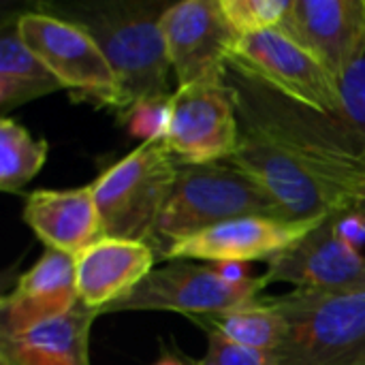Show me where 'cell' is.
<instances>
[{"label": "cell", "mask_w": 365, "mask_h": 365, "mask_svg": "<svg viewBox=\"0 0 365 365\" xmlns=\"http://www.w3.org/2000/svg\"><path fill=\"white\" fill-rule=\"evenodd\" d=\"M178 167L165 141L141 143L107 167L90 184L103 237L150 244Z\"/></svg>", "instance_id": "cell-5"}, {"label": "cell", "mask_w": 365, "mask_h": 365, "mask_svg": "<svg viewBox=\"0 0 365 365\" xmlns=\"http://www.w3.org/2000/svg\"><path fill=\"white\" fill-rule=\"evenodd\" d=\"M237 38L274 30L291 9V0H218Z\"/></svg>", "instance_id": "cell-22"}, {"label": "cell", "mask_w": 365, "mask_h": 365, "mask_svg": "<svg viewBox=\"0 0 365 365\" xmlns=\"http://www.w3.org/2000/svg\"><path fill=\"white\" fill-rule=\"evenodd\" d=\"M0 365H9V364H6V361H0Z\"/></svg>", "instance_id": "cell-31"}, {"label": "cell", "mask_w": 365, "mask_h": 365, "mask_svg": "<svg viewBox=\"0 0 365 365\" xmlns=\"http://www.w3.org/2000/svg\"><path fill=\"white\" fill-rule=\"evenodd\" d=\"M210 265L229 284L240 287V284H246V282L252 280L250 269H248L246 263H240V261H222V263H210Z\"/></svg>", "instance_id": "cell-27"}, {"label": "cell", "mask_w": 365, "mask_h": 365, "mask_svg": "<svg viewBox=\"0 0 365 365\" xmlns=\"http://www.w3.org/2000/svg\"><path fill=\"white\" fill-rule=\"evenodd\" d=\"M340 96V120L365 145V47L336 81Z\"/></svg>", "instance_id": "cell-24"}, {"label": "cell", "mask_w": 365, "mask_h": 365, "mask_svg": "<svg viewBox=\"0 0 365 365\" xmlns=\"http://www.w3.org/2000/svg\"><path fill=\"white\" fill-rule=\"evenodd\" d=\"M152 365H188L186 361H182L180 357H175L173 353H163V357Z\"/></svg>", "instance_id": "cell-28"}, {"label": "cell", "mask_w": 365, "mask_h": 365, "mask_svg": "<svg viewBox=\"0 0 365 365\" xmlns=\"http://www.w3.org/2000/svg\"><path fill=\"white\" fill-rule=\"evenodd\" d=\"M17 30L26 45L75 98L124 111V96L98 43L75 21L53 13H21Z\"/></svg>", "instance_id": "cell-6"}, {"label": "cell", "mask_w": 365, "mask_h": 365, "mask_svg": "<svg viewBox=\"0 0 365 365\" xmlns=\"http://www.w3.org/2000/svg\"><path fill=\"white\" fill-rule=\"evenodd\" d=\"M225 83L242 128L272 143L325 186L364 203L365 145L340 118L284 96L229 60Z\"/></svg>", "instance_id": "cell-1"}, {"label": "cell", "mask_w": 365, "mask_h": 365, "mask_svg": "<svg viewBox=\"0 0 365 365\" xmlns=\"http://www.w3.org/2000/svg\"><path fill=\"white\" fill-rule=\"evenodd\" d=\"M203 323L235 344L267 353H278L287 336V321L272 297L257 299L222 314L203 317Z\"/></svg>", "instance_id": "cell-20"}, {"label": "cell", "mask_w": 365, "mask_h": 365, "mask_svg": "<svg viewBox=\"0 0 365 365\" xmlns=\"http://www.w3.org/2000/svg\"><path fill=\"white\" fill-rule=\"evenodd\" d=\"M278 30L338 81L365 47V0H291Z\"/></svg>", "instance_id": "cell-13"}, {"label": "cell", "mask_w": 365, "mask_h": 365, "mask_svg": "<svg viewBox=\"0 0 365 365\" xmlns=\"http://www.w3.org/2000/svg\"><path fill=\"white\" fill-rule=\"evenodd\" d=\"M287 321L280 365H357L365 355V287L272 297Z\"/></svg>", "instance_id": "cell-4"}, {"label": "cell", "mask_w": 365, "mask_h": 365, "mask_svg": "<svg viewBox=\"0 0 365 365\" xmlns=\"http://www.w3.org/2000/svg\"><path fill=\"white\" fill-rule=\"evenodd\" d=\"M156 252L145 242L101 237L75 257L79 302L105 312L126 299L152 272Z\"/></svg>", "instance_id": "cell-16"}, {"label": "cell", "mask_w": 365, "mask_h": 365, "mask_svg": "<svg viewBox=\"0 0 365 365\" xmlns=\"http://www.w3.org/2000/svg\"><path fill=\"white\" fill-rule=\"evenodd\" d=\"M79 306L75 257L45 248L43 257L0 302V338L17 336Z\"/></svg>", "instance_id": "cell-15"}, {"label": "cell", "mask_w": 365, "mask_h": 365, "mask_svg": "<svg viewBox=\"0 0 365 365\" xmlns=\"http://www.w3.org/2000/svg\"><path fill=\"white\" fill-rule=\"evenodd\" d=\"M267 284L289 282L295 291L342 293L365 287V255L334 233L331 218L310 231L299 244L269 261Z\"/></svg>", "instance_id": "cell-14"}, {"label": "cell", "mask_w": 365, "mask_h": 365, "mask_svg": "<svg viewBox=\"0 0 365 365\" xmlns=\"http://www.w3.org/2000/svg\"><path fill=\"white\" fill-rule=\"evenodd\" d=\"M325 222V220H323ZM321 222H291L272 216H244L210 227L163 252L165 261H272L299 244Z\"/></svg>", "instance_id": "cell-12"}, {"label": "cell", "mask_w": 365, "mask_h": 365, "mask_svg": "<svg viewBox=\"0 0 365 365\" xmlns=\"http://www.w3.org/2000/svg\"><path fill=\"white\" fill-rule=\"evenodd\" d=\"M227 163L246 173L272 199L280 216L291 222H323L338 212L359 205L242 126L240 143Z\"/></svg>", "instance_id": "cell-7"}, {"label": "cell", "mask_w": 365, "mask_h": 365, "mask_svg": "<svg viewBox=\"0 0 365 365\" xmlns=\"http://www.w3.org/2000/svg\"><path fill=\"white\" fill-rule=\"evenodd\" d=\"M62 90V83L26 45L17 19L4 24L0 36V107L9 111L34 98Z\"/></svg>", "instance_id": "cell-19"}, {"label": "cell", "mask_w": 365, "mask_h": 365, "mask_svg": "<svg viewBox=\"0 0 365 365\" xmlns=\"http://www.w3.org/2000/svg\"><path fill=\"white\" fill-rule=\"evenodd\" d=\"M207 331V359L216 365H280L276 353L248 349L205 327Z\"/></svg>", "instance_id": "cell-25"}, {"label": "cell", "mask_w": 365, "mask_h": 365, "mask_svg": "<svg viewBox=\"0 0 365 365\" xmlns=\"http://www.w3.org/2000/svg\"><path fill=\"white\" fill-rule=\"evenodd\" d=\"M331 227L338 240H342L353 250L361 252L365 248V201L355 207L334 214Z\"/></svg>", "instance_id": "cell-26"}, {"label": "cell", "mask_w": 365, "mask_h": 365, "mask_svg": "<svg viewBox=\"0 0 365 365\" xmlns=\"http://www.w3.org/2000/svg\"><path fill=\"white\" fill-rule=\"evenodd\" d=\"M227 60L284 96L340 118L336 81L314 56L282 30L274 28L237 38Z\"/></svg>", "instance_id": "cell-9"}, {"label": "cell", "mask_w": 365, "mask_h": 365, "mask_svg": "<svg viewBox=\"0 0 365 365\" xmlns=\"http://www.w3.org/2000/svg\"><path fill=\"white\" fill-rule=\"evenodd\" d=\"M47 139L32 137L13 118L0 120V188L19 192L45 165Z\"/></svg>", "instance_id": "cell-21"}, {"label": "cell", "mask_w": 365, "mask_h": 365, "mask_svg": "<svg viewBox=\"0 0 365 365\" xmlns=\"http://www.w3.org/2000/svg\"><path fill=\"white\" fill-rule=\"evenodd\" d=\"M244 216L282 218L272 199L227 160L210 165L180 163L150 246L160 259L173 244Z\"/></svg>", "instance_id": "cell-3"}, {"label": "cell", "mask_w": 365, "mask_h": 365, "mask_svg": "<svg viewBox=\"0 0 365 365\" xmlns=\"http://www.w3.org/2000/svg\"><path fill=\"white\" fill-rule=\"evenodd\" d=\"M118 118L128 135L141 139V143L165 141L171 124V96L133 103L128 109L118 113Z\"/></svg>", "instance_id": "cell-23"}, {"label": "cell", "mask_w": 365, "mask_h": 365, "mask_svg": "<svg viewBox=\"0 0 365 365\" xmlns=\"http://www.w3.org/2000/svg\"><path fill=\"white\" fill-rule=\"evenodd\" d=\"M169 4L158 2H103L81 6L71 21L79 24L101 47L113 68L124 109L145 98L171 96V62L163 34V13Z\"/></svg>", "instance_id": "cell-2"}, {"label": "cell", "mask_w": 365, "mask_h": 365, "mask_svg": "<svg viewBox=\"0 0 365 365\" xmlns=\"http://www.w3.org/2000/svg\"><path fill=\"white\" fill-rule=\"evenodd\" d=\"M195 365H216V364H212L210 359H203V361H199V364H195Z\"/></svg>", "instance_id": "cell-29"}, {"label": "cell", "mask_w": 365, "mask_h": 365, "mask_svg": "<svg viewBox=\"0 0 365 365\" xmlns=\"http://www.w3.org/2000/svg\"><path fill=\"white\" fill-rule=\"evenodd\" d=\"M165 143L184 165L222 163L235 152L240 120L225 79L178 86Z\"/></svg>", "instance_id": "cell-10"}, {"label": "cell", "mask_w": 365, "mask_h": 365, "mask_svg": "<svg viewBox=\"0 0 365 365\" xmlns=\"http://www.w3.org/2000/svg\"><path fill=\"white\" fill-rule=\"evenodd\" d=\"M171 71L180 86L225 79L227 58L237 41L218 0H180L160 19Z\"/></svg>", "instance_id": "cell-11"}, {"label": "cell", "mask_w": 365, "mask_h": 365, "mask_svg": "<svg viewBox=\"0 0 365 365\" xmlns=\"http://www.w3.org/2000/svg\"><path fill=\"white\" fill-rule=\"evenodd\" d=\"M24 222L47 248L73 257L103 237L90 186L30 192L24 205Z\"/></svg>", "instance_id": "cell-17"}, {"label": "cell", "mask_w": 365, "mask_h": 365, "mask_svg": "<svg viewBox=\"0 0 365 365\" xmlns=\"http://www.w3.org/2000/svg\"><path fill=\"white\" fill-rule=\"evenodd\" d=\"M98 312L81 302L71 312L0 338V361L9 365H90L88 336Z\"/></svg>", "instance_id": "cell-18"}, {"label": "cell", "mask_w": 365, "mask_h": 365, "mask_svg": "<svg viewBox=\"0 0 365 365\" xmlns=\"http://www.w3.org/2000/svg\"><path fill=\"white\" fill-rule=\"evenodd\" d=\"M357 365H365V355L361 357V359H359V364H357Z\"/></svg>", "instance_id": "cell-30"}, {"label": "cell", "mask_w": 365, "mask_h": 365, "mask_svg": "<svg viewBox=\"0 0 365 365\" xmlns=\"http://www.w3.org/2000/svg\"><path fill=\"white\" fill-rule=\"evenodd\" d=\"M265 287L267 280L263 276L235 287L225 282L210 263L171 261L169 265L154 269L126 299L113 304L105 312L165 310L199 319L248 306L259 299Z\"/></svg>", "instance_id": "cell-8"}]
</instances>
